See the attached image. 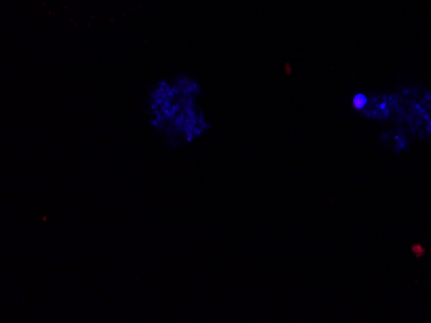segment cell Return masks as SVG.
I'll return each instance as SVG.
<instances>
[{
    "instance_id": "6da1fadb",
    "label": "cell",
    "mask_w": 431,
    "mask_h": 323,
    "mask_svg": "<svg viewBox=\"0 0 431 323\" xmlns=\"http://www.w3.org/2000/svg\"><path fill=\"white\" fill-rule=\"evenodd\" d=\"M360 115L369 120L380 121V122L392 121L393 113L386 98V94H369L368 106L360 112Z\"/></svg>"
},
{
    "instance_id": "7a4b0ae2",
    "label": "cell",
    "mask_w": 431,
    "mask_h": 323,
    "mask_svg": "<svg viewBox=\"0 0 431 323\" xmlns=\"http://www.w3.org/2000/svg\"><path fill=\"white\" fill-rule=\"evenodd\" d=\"M411 138L412 137L410 136V133L402 127H396L394 129H390L380 137L381 143L384 146H389L396 154L404 152L410 148Z\"/></svg>"
},
{
    "instance_id": "3957f363",
    "label": "cell",
    "mask_w": 431,
    "mask_h": 323,
    "mask_svg": "<svg viewBox=\"0 0 431 323\" xmlns=\"http://www.w3.org/2000/svg\"><path fill=\"white\" fill-rule=\"evenodd\" d=\"M368 102H369V95L368 94H366V93H356L351 103H353V107L355 109L356 111H359V113H360L368 106Z\"/></svg>"
}]
</instances>
